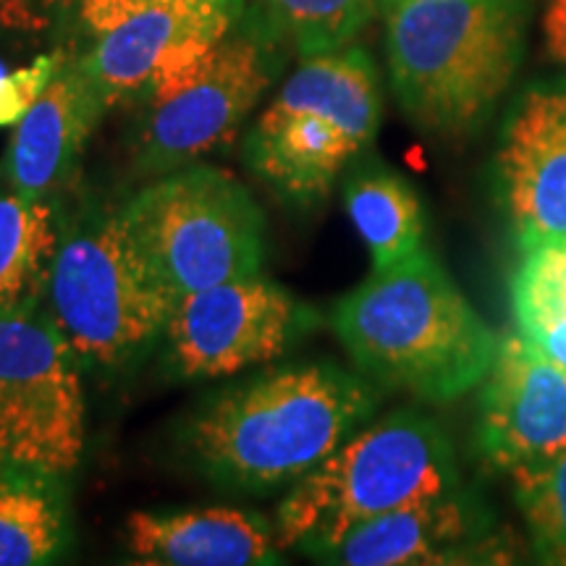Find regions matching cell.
Wrapping results in <instances>:
<instances>
[{
  "label": "cell",
  "mask_w": 566,
  "mask_h": 566,
  "mask_svg": "<svg viewBox=\"0 0 566 566\" xmlns=\"http://www.w3.org/2000/svg\"><path fill=\"white\" fill-rule=\"evenodd\" d=\"M375 407L370 380L334 363L271 367L208 396L184 424V449L212 485L263 495L310 475Z\"/></svg>",
  "instance_id": "1"
},
{
  "label": "cell",
  "mask_w": 566,
  "mask_h": 566,
  "mask_svg": "<svg viewBox=\"0 0 566 566\" xmlns=\"http://www.w3.org/2000/svg\"><path fill=\"white\" fill-rule=\"evenodd\" d=\"M331 325L365 378L424 401L478 388L501 342L428 247L373 271L336 302Z\"/></svg>",
  "instance_id": "2"
},
{
  "label": "cell",
  "mask_w": 566,
  "mask_h": 566,
  "mask_svg": "<svg viewBox=\"0 0 566 566\" xmlns=\"http://www.w3.org/2000/svg\"><path fill=\"white\" fill-rule=\"evenodd\" d=\"M388 66L407 116L464 137L491 116L522 61L514 0H388Z\"/></svg>",
  "instance_id": "3"
},
{
  "label": "cell",
  "mask_w": 566,
  "mask_h": 566,
  "mask_svg": "<svg viewBox=\"0 0 566 566\" xmlns=\"http://www.w3.org/2000/svg\"><path fill=\"white\" fill-rule=\"evenodd\" d=\"M462 488L441 424L412 409L386 415L292 485L275 512L281 548L325 558L375 516Z\"/></svg>",
  "instance_id": "4"
},
{
  "label": "cell",
  "mask_w": 566,
  "mask_h": 566,
  "mask_svg": "<svg viewBox=\"0 0 566 566\" xmlns=\"http://www.w3.org/2000/svg\"><path fill=\"white\" fill-rule=\"evenodd\" d=\"M378 74L363 48L304 55L244 139V163L296 208H315L378 134Z\"/></svg>",
  "instance_id": "5"
},
{
  "label": "cell",
  "mask_w": 566,
  "mask_h": 566,
  "mask_svg": "<svg viewBox=\"0 0 566 566\" xmlns=\"http://www.w3.org/2000/svg\"><path fill=\"white\" fill-rule=\"evenodd\" d=\"M48 296L84 370L103 375L137 365L163 338L176 304L134 244L124 205L63 231Z\"/></svg>",
  "instance_id": "6"
},
{
  "label": "cell",
  "mask_w": 566,
  "mask_h": 566,
  "mask_svg": "<svg viewBox=\"0 0 566 566\" xmlns=\"http://www.w3.org/2000/svg\"><path fill=\"white\" fill-rule=\"evenodd\" d=\"M145 263L174 300L263 273L265 216L237 176L189 163L124 205Z\"/></svg>",
  "instance_id": "7"
},
{
  "label": "cell",
  "mask_w": 566,
  "mask_h": 566,
  "mask_svg": "<svg viewBox=\"0 0 566 566\" xmlns=\"http://www.w3.org/2000/svg\"><path fill=\"white\" fill-rule=\"evenodd\" d=\"M82 363L53 313L0 317V472L63 483L87 443Z\"/></svg>",
  "instance_id": "8"
},
{
  "label": "cell",
  "mask_w": 566,
  "mask_h": 566,
  "mask_svg": "<svg viewBox=\"0 0 566 566\" xmlns=\"http://www.w3.org/2000/svg\"><path fill=\"white\" fill-rule=\"evenodd\" d=\"M273 82L271 51L254 38L226 34L208 53L139 97L134 158L142 171L168 174L197 163L242 129Z\"/></svg>",
  "instance_id": "9"
},
{
  "label": "cell",
  "mask_w": 566,
  "mask_h": 566,
  "mask_svg": "<svg viewBox=\"0 0 566 566\" xmlns=\"http://www.w3.org/2000/svg\"><path fill=\"white\" fill-rule=\"evenodd\" d=\"M317 325L310 304L258 273L176 300L163 346L179 378L208 380L273 363Z\"/></svg>",
  "instance_id": "10"
},
{
  "label": "cell",
  "mask_w": 566,
  "mask_h": 566,
  "mask_svg": "<svg viewBox=\"0 0 566 566\" xmlns=\"http://www.w3.org/2000/svg\"><path fill=\"white\" fill-rule=\"evenodd\" d=\"M478 449L506 475L566 451V365L537 352L516 331L501 336L480 384Z\"/></svg>",
  "instance_id": "11"
},
{
  "label": "cell",
  "mask_w": 566,
  "mask_h": 566,
  "mask_svg": "<svg viewBox=\"0 0 566 566\" xmlns=\"http://www.w3.org/2000/svg\"><path fill=\"white\" fill-rule=\"evenodd\" d=\"M493 166L520 250L566 237V84H535L514 103Z\"/></svg>",
  "instance_id": "12"
},
{
  "label": "cell",
  "mask_w": 566,
  "mask_h": 566,
  "mask_svg": "<svg viewBox=\"0 0 566 566\" xmlns=\"http://www.w3.org/2000/svg\"><path fill=\"white\" fill-rule=\"evenodd\" d=\"M244 3L237 0H168L139 9L95 34V45L84 55V69L103 92L105 103L116 105L145 95L200 59L233 32Z\"/></svg>",
  "instance_id": "13"
},
{
  "label": "cell",
  "mask_w": 566,
  "mask_h": 566,
  "mask_svg": "<svg viewBox=\"0 0 566 566\" xmlns=\"http://www.w3.org/2000/svg\"><path fill=\"white\" fill-rule=\"evenodd\" d=\"M493 514L475 493L457 491L396 509L354 527L323 562L344 566H430L509 562Z\"/></svg>",
  "instance_id": "14"
},
{
  "label": "cell",
  "mask_w": 566,
  "mask_h": 566,
  "mask_svg": "<svg viewBox=\"0 0 566 566\" xmlns=\"http://www.w3.org/2000/svg\"><path fill=\"white\" fill-rule=\"evenodd\" d=\"M108 111L84 61H63L24 118L13 126L3 171L24 195L53 200L80 166L84 147Z\"/></svg>",
  "instance_id": "15"
},
{
  "label": "cell",
  "mask_w": 566,
  "mask_h": 566,
  "mask_svg": "<svg viewBox=\"0 0 566 566\" xmlns=\"http://www.w3.org/2000/svg\"><path fill=\"white\" fill-rule=\"evenodd\" d=\"M124 541L137 562L163 566H263L283 551L275 525L233 506L134 512Z\"/></svg>",
  "instance_id": "16"
},
{
  "label": "cell",
  "mask_w": 566,
  "mask_h": 566,
  "mask_svg": "<svg viewBox=\"0 0 566 566\" xmlns=\"http://www.w3.org/2000/svg\"><path fill=\"white\" fill-rule=\"evenodd\" d=\"M61 239L53 200L24 195L0 168V317L40 307Z\"/></svg>",
  "instance_id": "17"
},
{
  "label": "cell",
  "mask_w": 566,
  "mask_h": 566,
  "mask_svg": "<svg viewBox=\"0 0 566 566\" xmlns=\"http://www.w3.org/2000/svg\"><path fill=\"white\" fill-rule=\"evenodd\" d=\"M344 202L370 250L373 271H386L424 250L422 202L399 174L380 166L359 168L346 179Z\"/></svg>",
  "instance_id": "18"
},
{
  "label": "cell",
  "mask_w": 566,
  "mask_h": 566,
  "mask_svg": "<svg viewBox=\"0 0 566 566\" xmlns=\"http://www.w3.org/2000/svg\"><path fill=\"white\" fill-rule=\"evenodd\" d=\"M71 537L63 483L0 472V566H40Z\"/></svg>",
  "instance_id": "19"
},
{
  "label": "cell",
  "mask_w": 566,
  "mask_h": 566,
  "mask_svg": "<svg viewBox=\"0 0 566 566\" xmlns=\"http://www.w3.org/2000/svg\"><path fill=\"white\" fill-rule=\"evenodd\" d=\"M509 302L516 334L566 365V237L522 250Z\"/></svg>",
  "instance_id": "20"
},
{
  "label": "cell",
  "mask_w": 566,
  "mask_h": 566,
  "mask_svg": "<svg viewBox=\"0 0 566 566\" xmlns=\"http://www.w3.org/2000/svg\"><path fill=\"white\" fill-rule=\"evenodd\" d=\"M271 24L304 55L346 48L373 17V0H258Z\"/></svg>",
  "instance_id": "21"
},
{
  "label": "cell",
  "mask_w": 566,
  "mask_h": 566,
  "mask_svg": "<svg viewBox=\"0 0 566 566\" xmlns=\"http://www.w3.org/2000/svg\"><path fill=\"white\" fill-rule=\"evenodd\" d=\"M512 480L533 556L543 564L566 566V451L520 470Z\"/></svg>",
  "instance_id": "22"
},
{
  "label": "cell",
  "mask_w": 566,
  "mask_h": 566,
  "mask_svg": "<svg viewBox=\"0 0 566 566\" xmlns=\"http://www.w3.org/2000/svg\"><path fill=\"white\" fill-rule=\"evenodd\" d=\"M66 55L48 53L27 66L0 76V126H17L24 113L32 108L42 90L51 84L55 71L63 66Z\"/></svg>",
  "instance_id": "23"
},
{
  "label": "cell",
  "mask_w": 566,
  "mask_h": 566,
  "mask_svg": "<svg viewBox=\"0 0 566 566\" xmlns=\"http://www.w3.org/2000/svg\"><path fill=\"white\" fill-rule=\"evenodd\" d=\"M59 3L61 0H0V24L11 32H45Z\"/></svg>",
  "instance_id": "24"
},
{
  "label": "cell",
  "mask_w": 566,
  "mask_h": 566,
  "mask_svg": "<svg viewBox=\"0 0 566 566\" xmlns=\"http://www.w3.org/2000/svg\"><path fill=\"white\" fill-rule=\"evenodd\" d=\"M155 3H168V0H82V17L92 32L101 34L129 13ZM237 3H244V0H237Z\"/></svg>",
  "instance_id": "25"
},
{
  "label": "cell",
  "mask_w": 566,
  "mask_h": 566,
  "mask_svg": "<svg viewBox=\"0 0 566 566\" xmlns=\"http://www.w3.org/2000/svg\"><path fill=\"white\" fill-rule=\"evenodd\" d=\"M543 32H546L548 53L556 61L566 63V0H548Z\"/></svg>",
  "instance_id": "26"
},
{
  "label": "cell",
  "mask_w": 566,
  "mask_h": 566,
  "mask_svg": "<svg viewBox=\"0 0 566 566\" xmlns=\"http://www.w3.org/2000/svg\"><path fill=\"white\" fill-rule=\"evenodd\" d=\"M6 74V71H3V63H0V76H3Z\"/></svg>",
  "instance_id": "27"
},
{
  "label": "cell",
  "mask_w": 566,
  "mask_h": 566,
  "mask_svg": "<svg viewBox=\"0 0 566 566\" xmlns=\"http://www.w3.org/2000/svg\"><path fill=\"white\" fill-rule=\"evenodd\" d=\"M386 3H388V0H386Z\"/></svg>",
  "instance_id": "28"
}]
</instances>
